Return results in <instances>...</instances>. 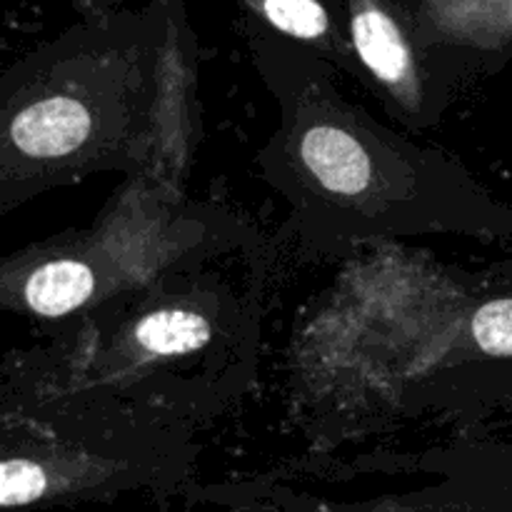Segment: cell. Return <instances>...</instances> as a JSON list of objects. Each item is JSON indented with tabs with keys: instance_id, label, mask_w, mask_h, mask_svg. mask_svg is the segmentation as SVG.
Returning <instances> with one entry per match:
<instances>
[{
	"instance_id": "obj_1",
	"label": "cell",
	"mask_w": 512,
	"mask_h": 512,
	"mask_svg": "<svg viewBox=\"0 0 512 512\" xmlns=\"http://www.w3.org/2000/svg\"><path fill=\"white\" fill-rule=\"evenodd\" d=\"M278 125L258 150L265 183L288 205L310 253L338 255L388 240L512 238V208L445 150L390 128L345 98L305 55H265Z\"/></svg>"
},
{
	"instance_id": "obj_2",
	"label": "cell",
	"mask_w": 512,
	"mask_h": 512,
	"mask_svg": "<svg viewBox=\"0 0 512 512\" xmlns=\"http://www.w3.org/2000/svg\"><path fill=\"white\" fill-rule=\"evenodd\" d=\"M203 135L180 33H78L5 73L0 215L95 173L183 185Z\"/></svg>"
},
{
	"instance_id": "obj_3",
	"label": "cell",
	"mask_w": 512,
	"mask_h": 512,
	"mask_svg": "<svg viewBox=\"0 0 512 512\" xmlns=\"http://www.w3.org/2000/svg\"><path fill=\"white\" fill-rule=\"evenodd\" d=\"M185 420L83 383L45 353L8 360L0 413L3 510L178 493L198 460Z\"/></svg>"
},
{
	"instance_id": "obj_4",
	"label": "cell",
	"mask_w": 512,
	"mask_h": 512,
	"mask_svg": "<svg viewBox=\"0 0 512 512\" xmlns=\"http://www.w3.org/2000/svg\"><path fill=\"white\" fill-rule=\"evenodd\" d=\"M210 263L88 310L73 340L43 350L45 358L83 383L185 423L223 408L253 378L258 310Z\"/></svg>"
},
{
	"instance_id": "obj_5",
	"label": "cell",
	"mask_w": 512,
	"mask_h": 512,
	"mask_svg": "<svg viewBox=\"0 0 512 512\" xmlns=\"http://www.w3.org/2000/svg\"><path fill=\"white\" fill-rule=\"evenodd\" d=\"M248 243L238 220L185 203L180 188L128 180L78 238L58 235L10 255L0 270V300L25 318L85 315L175 270L248 250Z\"/></svg>"
},
{
	"instance_id": "obj_6",
	"label": "cell",
	"mask_w": 512,
	"mask_h": 512,
	"mask_svg": "<svg viewBox=\"0 0 512 512\" xmlns=\"http://www.w3.org/2000/svg\"><path fill=\"white\" fill-rule=\"evenodd\" d=\"M283 512H512V450L460 445L443 453L433 483L355 503L303 500Z\"/></svg>"
},
{
	"instance_id": "obj_7",
	"label": "cell",
	"mask_w": 512,
	"mask_h": 512,
	"mask_svg": "<svg viewBox=\"0 0 512 512\" xmlns=\"http://www.w3.org/2000/svg\"><path fill=\"white\" fill-rule=\"evenodd\" d=\"M258 10L263 18L295 40H305L325 53L343 60L345 55L333 45V28H330L328 10L318 0H258Z\"/></svg>"
},
{
	"instance_id": "obj_8",
	"label": "cell",
	"mask_w": 512,
	"mask_h": 512,
	"mask_svg": "<svg viewBox=\"0 0 512 512\" xmlns=\"http://www.w3.org/2000/svg\"><path fill=\"white\" fill-rule=\"evenodd\" d=\"M468 338L485 358H512V293L483 300L470 313Z\"/></svg>"
}]
</instances>
